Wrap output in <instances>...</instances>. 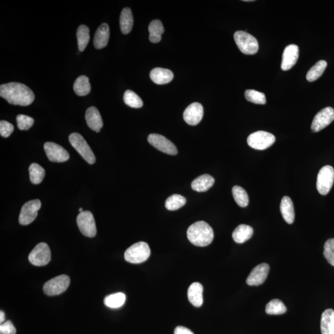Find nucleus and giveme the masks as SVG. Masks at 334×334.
Here are the masks:
<instances>
[{
  "label": "nucleus",
  "mask_w": 334,
  "mask_h": 334,
  "mask_svg": "<svg viewBox=\"0 0 334 334\" xmlns=\"http://www.w3.org/2000/svg\"><path fill=\"white\" fill-rule=\"evenodd\" d=\"M0 96L10 104L28 106L34 102L35 95L32 90L20 82H10L1 85Z\"/></svg>",
  "instance_id": "obj_1"
},
{
  "label": "nucleus",
  "mask_w": 334,
  "mask_h": 334,
  "mask_svg": "<svg viewBox=\"0 0 334 334\" xmlns=\"http://www.w3.org/2000/svg\"><path fill=\"white\" fill-rule=\"evenodd\" d=\"M187 236L189 240L197 246H207L213 242L214 232L210 225L204 221H199L188 228Z\"/></svg>",
  "instance_id": "obj_2"
},
{
  "label": "nucleus",
  "mask_w": 334,
  "mask_h": 334,
  "mask_svg": "<svg viewBox=\"0 0 334 334\" xmlns=\"http://www.w3.org/2000/svg\"><path fill=\"white\" fill-rule=\"evenodd\" d=\"M151 255L148 244L143 241L134 244L124 253V259L132 264H140L146 261Z\"/></svg>",
  "instance_id": "obj_3"
},
{
  "label": "nucleus",
  "mask_w": 334,
  "mask_h": 334,
  "mask_svg": "<svg viewBox=\"0 0 334 334\" xmlns=\"http://www.w3.org/2000/svg\"><path fill=\"white\" fill-rule=\"evenodd\" d=\"M234 39L239 50L244 54L254 55L259 49L257 39L248 32L237 31L234 34Z\"/></svg>",
  "instance_id": "obj_4"
},
{
  "label": "nucleus",
  "mask_w": 334,
  "mask_h": 334,
  "mask_svg": "<svg viewBox=\"0 0 334 334\" xmlns=\"http://www.w3.org/2000/svg\"><path fill=\"white\" fill-rule=\"evenodd\" d=\"M69 140L74 148L89 164H93L96 162V157L91 147L87 143L86 140L79 133H73L69 137Z\"/></svg>",
  "instance_id": "obj_5"
},
{
  "label": "nucleus",
  "mask_w": 334,
  "mask_h": 334,
  "mask_svg": "<svg viewBox=\"0 0 334 334\" xmlns=\"http://www.w3.org/2000/svg\"><path fill=\"white\" fill-rule=\"evenodd\" d=\"M275 141V138L270 133L264 131L251 134L247 142L251 147L256 150H265L271 147Z\"/></svg>",
  "instance_id": "obj_6"
},
{
  "label": "nucleus",
  "mask_w": 334,
  "mask_h": 334,
  "mask_svg": "<svg viewBox=\"0 0 334 334\" xmlns=\"http://www.w3.org/2000/svg\"><path fill=\"white\" fill-rule=\"evenodd\" d=\"M70 284V278L68 275L57 276L45 283L43 292L48 296L58 295L65 292Z\"/></svg>",
  "instance_id": "obj_7"
},
{
  "label": "nucleus",
  "mask_w": 334,
  "mask_h": 334,
  "mask_svg": "<svg viewBox=\"0 0 334 334\" xmlns=\"http://www.w3.org/2000/svg\"><path fill=\"white\" fill-rule=\"evenodd\" d=\"M334 181V169L330 165L322 167L317 175L316 187L321 195H326L333 187Z\"/></svg>",
  "instance_id": "obj_8"
},
{
  "label": "nucleus",
  "mask_w": 334,
  "mask_h": 334,
  "mask_svg": "<svg viewBox=\"0 0 334 334\" xmlns=\"http://www.w3.org/2000/svg\"><path fill=\"white\" fill-rule=\"evenodd\" d=\"M51 260L49 246L45 243H39L29 255V261L36 266H44Z\"/></svg>",
  "instance_id": "obj_9"
},
{
  "label": "nucleus",
  "mask_w": 334,
  "mask_h": 334,
  "mask_svg": "<svg viewBox=\"0 0 334 334\" xmlns=\"http://www.w3.org/2000/svg\"><path fill=\"white\" fill-rule=\"evenodd\" d=\"M77 224L84 236L93 238L96 236L97 228L93 214L90 211H83L78 215Z\"/></svg>",
  "instance_id": "obj_10"
},
{
  "label": "nucleus",
  "mask_w": 334,
  "mask_h": 334,
  "mask_svg": "<svg viewBox=\"0 0 334 334\" xmlns=\"http://www.w3.org/2000/svg\"><path fill=\"white\" fill-rule=\"evenodd\" d=\"M41 207L39 199L30 200L22 207L19 216V222L22 225H27L34 222L38 215Z\"/></svg>",
  "instance_id": "obj_11"
},
{
  "label": "nucleus",
  "mask_w": 334,
  "mask_h": 334,
  "mask_svg": "<svg viewBox=\"0 0 334 334\" xmlns=\"http://www.w3.org/2000/svg\"><path fill=\"white\" fill-rule=\"evenodd\" d=\"M147 140L152 146L163 153L175 156L178 154V150L175 144L163 136L158 134H151Z\"/></svg>",
  "instance_id": "obj_12"
},
{
  "label": "nucleus",
  "mask_w": 334,
  "mask_h": 334,
  "mask_svg": "<svg viewBox=\"0 0 334 334\" xmlns=\"http://www.w3.org/2000/svg\"><path fill=\"white\" fill-rule=\"evenodd\" d=\"M334 120V108L330 107L325 108L315 115L311 128L313 132H319L329 126Z\"/></svg>",
  "instance_id": "obj_13"
},
{
  "label": "nucleus",
  "mask_w": 334,
  "mask_h": 334,
  "mask_svg": "<svg viewBox=\"0 0 334 334\" xmlns=\"http://www.w3.org/2000/svg\"><path fill=\"white\" fill-rule=\"evenodd\" d=\"M44 150L47 157L53 162H64L70 158V154L59 145L52 142L44 144Z\"/></svg>",
  "instance_id": "obj_14"
},
{
  "label": "nucleus",
  "mask_w": 334,
  "mask_h": 334,
  "mask_svg": "<svg viewBox=\"0 0 334 334\" xmlns=\"http://www.w3.org/2000/svg\"><path fill=\"white\" fill-rule=\"evenodd\" d=\"M269 269L270 267L266 263L258 265L251 272L246 279V283L250 286H258L262 284L266 280Z\"/></svg>",
  "instance_id": "obj_15"
},
{
  "label": "nucleus",
  "mask_w": 334,
  "mask_h": 334,
  "mask_svg": "<svg viewBox=\"0 0 334 334\" xmlns=\"http://www.w3.org/2000/svg\"><path fill=\"white\" fill-rule=\"evenodd\" d=\"M204 108L199 103H193L186 108L183 113V118L191 126L197 125L202 120Z\"/></svg>",
  "instance_id": "obj_16"
},
{
  "label": "nucleus",
  "mask_w": 334,
  "mask_h": 334,
  "mask_svg": "<svg viewBox=\"0 0 334 334\" xmlns=\"http://www.w3.org/2000/svg\"><path fill=\"white\" fill-rule=\"evenodd\" d=\"M299 57V48L296 45H290L285 48L282 55L281 68L283 71L290 70L296 63Z\"/></svg>",
  "instance_id": "obj_17"
},
{
  "label": "nucleus",
  "mask_w": 334,
  "mask_h": 334,
  "mask_svg": "<svg viewBox=\"0 0 334 334\" xmlns=\"http://www.w3.org/2000/svg\"><path fill=\"white\" fill-rule=\"evenodd\" d=\"M86 120L89 127L97 133L100 132L103 127L102 117L98 108L91 107L86 110Z\"/></svg>",
  "instance_id": "obj_18"
},
{
  "label": "nucleus",
  "mask_w": 334,
  "mask_h": 334,
  "mask_svg": "<svg viewBox=\"0 0 334 334\" xmlns=\"http://www.w3.org/2000/svg\"><path fill=\"white\" fill-rule=\"evenodd\" d=\"M150 77L156 84L162 85L171 82L174 79V75L172 71L168 69L156 68L151 71Z\"/></svg>",
  "instance_id": "obj_19"
},
{
  "label": "nucleus",
  "mask_w": 334,
  "mask_h": 334,
  "mask_svg": "<svg viewBox=\"0 0 334 334\" xmlns=\"http://www.w3.org/2000/svg\"><path fill=\"white\" fill-rule=\"evenodd\" d=\"M110 38L109 26L106 23L101 24L94 36V44L97 49H102L107 45Z\"/></svg>",
  "instance_id": "obj_20"
},
{
  "label": "nucleus",
  "mask_w": 334,
  "mask_h": 334,
  "mask_svg": "<svg viewBox=\"0 0 334 334\" xmlns=\"http://www.w3.org/2000/svg\"><path fill=\"white\" fill-rule=\"evenodd\" d=\"M203 287L198 282L192 283L188 290L189 301L195 307H200L203 303Z\"/></svg>",
  "instance_id": "obj_21"
},
{
  "label": "nucleus",
  "mask_w": 334,
  "mask_h": 334,
  "mask_svg": "<svg viewBox=\"0 0 334 334\" xmlns=\"http://www.w3.org/2000/svg\"><path fill=\"white\" fill-rule=\"evenodd\" d=\"M280 212L285 222L292 224L295 220V210L293 201L289 196H284L281 200Z\"/></svg>",
  "instance_id": "obj_22"
},
{
  "label": "nucleus",
  "mask_w": 334,
  "mask_h": 334,
  "mask_svg": "<svg viewBox=\"0 0 334 334\" xmlns=\"http://www.w3.org/2000/svg\"><path fill=\"white\" fill-rule=\"evenodd\" d=\"M215 179L211 175L205 174L197 177L191 183V187L197 192H205L213 187Z\"/></svg>",
  "instance_id": "obj_23"
},
{
  "label": "nucleus",
  "mask_w": 334,
  "mask_h": 334,
  "mask_svg": "<svg viewBox=\"0 0 334 334\" xmlns=\"http://www.w3.org/2000/svg\"><path fill=\"white\" fill-rule=\"evenodd\" d=\"M322 334H334V310L328 309L322 313L321 320Z\"/></svg>",
  "instance_id": "obj_24"
},
{
  "label": "nucleus",
  "mask_w": 334,
  "mask_h": 334,
  "mask_svg": "<svg viewBox=\"0 0 334 334\" xmlns=\"http://www.w3.org/2000/svg\"><path fill=\"white\" fill-rule=\"evenodd\" d=\"M253 229L247 225H239L233 232L232 237L237 243H243L252 238Z\"/></svg>",
  "instance_id": "obj_25"
},
{
  "label": "nucleus",
  "mask_w": 334,
  "mask_h": 334,
  "mask_svg": "<svg viewBox=\"0 0 334 334\" xmlns=\"http://www.w3.org/2000/svg\"><path fill=\"white\" fill-rule=\"evenodd\" d=\"M149 40L151 42L158 43L162 39V35L164 32L162 22L160 20H154L149 26Z\"/></svg>",
  "instance_id": "obj_26"
},
{
  "label": "nucleus",
  "mask_w": 334,
  "mask_h": 334,
  "mask_svg": "<svg viewBox=\"0 0 334 334\" xmlns=\"http://www.w3.org/2000/svg\"><path fill=\"white\" fill-rule=\"evenodd\" d=\"M133 16L131 10L129 8H124L122 10L119 19L120 29L122 33L128 34L132 30L133 26Z\"/></svg>",
  "instance_id": "obj_27"
},
{
  "label": "nucleus",
  "mask_w": 334,
  "mask_h": 334,
  "mask_svg": "<svg viewBox=\"0 0 334 334\" xmlns=\"http://www.w3.org/2000/svg\"><path fill=\"white\" fill-rule=\"evenodd\" d=\"M73 89L78 96H85L89 94L91 91L89 78L86 76H80L74 83Z\"/></svg>",
  "instance_id": "obj_28"
},
{
  "label": "nucleus",
  "mask_w": 334,
  "mask_h": 334,
  "mask_svg": "<svg viewBox=\"0 0 334 334\" xmlns=\"http://www.w3.org/2000/svg\"><path fill=\"white\" fill-rule=\"evenodd\" d=\"M327 66H328V63L326 61L321 60L317 62L308 71L307 75H306V79L309 82H314L315 80L319 79L326 70Z\"/></svg>",
  "instance_id": "obj_29"
},
{
  "label": "nucleus",
  "mask_w": 334,
  "mask_h": 334,
  "mask_svg": "<svg viewBox=\"0 0 334 334\" xmlns=\"http://www.w3.org/2000/svg\"><path fill=\"white\" fill-rule=\"evenodd\" d=\"M89 27L85 25H80L77 31L78 48L80 52H83L88 44L90 40Z\"/></svg>",
  "instance_id": "obj_30"
},
{
  "label": "nucleus",
  "mask_w": 334,
  "mask_h": 334,
  "mask_svg": "<svg viewBox=\"0 0 334 334\" xmlns=\"http://www.w3.org/2000/svg\"><path fill=\"white\" fill-rule=\"evenodd\" d=\"M30 179L33 184H39L44 178L45 170L38 163H32L29 168Z\"/></svg>",
  "instance_id": "obj_31"
},
{
  "label": "nucleus",
  "mask_w": 334,
  "mask_h": 334,
  "mask_svg": "<svg viewBox=\"0 0 334 334\" xmlns=\"http://www.w3.org/2000/svg\"><path fill=\"white\" fill-rule=\"evenodd\" d=\"M286 312V306L279 299H273L267 304L266 312L267 314L280 315L284 314Z\"/></svg>",
  "instance_id": "obj_32"
},
{
  "label": "nucleus",
  "mask_w": 334,
  "mask_h": 334,
  "mask_svg": "<svg viewBox=\"0 0 334 334\" xmlns=\"http://www.w3.org/2000/svg\"><path fill=\"white\" fill-rule=\"evenodd\" d=\"M125 301V295L123 293H117L106 296L104 304L108 308H118L124 305Z\"/></svg>",
  "instance_id": "obj_33"
},
{
  "label": "nucleus",
  "mask_w": 334,
  "mask_h": 334,
  "mask_svg": "<svg viewBox=\"0 0 334 334\" xmlns=\"http://www.w3.org/2000/svg\"><path fill=\"white\" fill-rule=\"evenodd\" d=\"M186 203V198L183 196L173 195L166 200L165 207L168 210L176 211L185 206Z\"/></svg>",
  "instance_id": "obj_34"
},
{
  "label": "nucleus",
  "mask_w": 334,
  "mask_h": 334,
  "mask_svg": "<svg viewBox=\"0 0 334 334\" xmlns=\"http://www.w3.org/2000/svg\"><path fill=\"white\" fill-rule=\"evenodd\" d=\"M232 194L236 204L241 207L248 206L249 197L246 191L239 186H235L232 189Z\"/></svg>",
  "instance_id": "obj_35"
},
{
  "label": "nucleus",
  "mask_w": 334,
  "mask_h": 334,
  "mask_svg": "<svg viewBox=\"0 0 334 334\" xmlns=\"http://www.w3.org/2000/svg\"><path fill=\"white\" fill-rule=\"evenodd\" d=\"M123 100L124 103L130 107L139 108L143 105L142 99L131 90H128L124 93Z\"/></svg>",
  "instance_id": "obj_36"
},
{
  "label": "nucleus",
  "mask_w": 334,
  "mask_h": 334,
  "mask_svg": "<svg viewBox=\"0 0 334 334\" xmlns=\"http://www.w3.org/2000/svg\"><path fill=\"white\" fill-rule=\"evenodd\" d=\"M245 98L249 102L255 104L264 105L266 103V96L255 90H247L245 92Z\"/></svg>",
  "instance_id": "obj_37"
},
{
  "label": "nucleus",
  "mask_w": 334,
  "mask_h": 334,
  "mask_svg": "<svg viewBox=\"0 0 334 334\" xmlns=\"http://www.w3.org/2000/svg\"><path fill=\"white\" fill-rule=\"evenodd\" d=\"M324 255L329 263L334 266V238L329 239L325 243Z\"/></svg>",
  "instance_id": "obj_38"
},
{
  "label": "nucleus",
  "mask_w": 334,
  "mask_h": 334,
  "mask_svg": "<svg viewBox=\"0 0 334 334\" xmlns=\"http://www.w3.org/2000/svg\"><path fill=\"white\" fill-rule=\"evenodd\" d=\"M18 127L20 130H28L33 125L34 119L27 115H18L16 117Z\"/></svg>",
  "instance_id": "obj_39"
},
{
  "label": "nucleus",
  "mask_w": 334,
  "mask_h": 334,
  "mask_svg": "<svg viewBox=\"0 0 334 334\" xmlns=\"http://www.w3.org/2000/svg\"><path fill=\"white\" fill-rule=\"evenodd\" d=\"M14 126L6 121H0V135L2 137L8 138L13 133Z\"/></svg>",
  "instance_id": "obj_40"
},
{
  "label": "nucleus",
  "mask_w": 334,
  "mask_h": 334,
  "mask_svg": "<svg viewBox=\"0 0 334 334\" xmlns=\"http://www.w3.org/2000/svg\"><path fill=\"white\" fill-rule=\"evenodd\" d=\"M16 329L10 321H7L0 326V334H16Z\"/></svg>",
  "instance_id": "obj_41"
},
{
  "label": "nucleus",
  "mask_w": 334,
  "mask_h": 334,
  "mask_svg": "<svg viewBox=\"0 0 334 334\" xmlns=\"http://www.w3.org/2000/svg\"><path fill=\"white\" fill-rule=\"evenodd\" d=\"M175 334H194L190 329L183 326L177 327L175 329Z\"/></svg>",
  "instance_id": "obj_42"
},
{
  "label": "nucleus",
  "mask_w": 334,
  "mask_h": 334,
  "mask_svg": "<svg viewBox=\"0 0 334 334\" xmlns=\"http://www.w3.org/2000/svg\"><path fill=\"white\" fill-rule=\"evenodd\" d=\"M4 320H5V315H4V312L1 311V312H0V322L2 323V322L4 321Z\"/></svg>",
  "instance_id": "obj_43"
},
{
  "label": "nucleus",
  "mask_w": 334,
  "mask_h": 334,
  "mask_svg": "<svg viewBox=\"0 0 334 334\" xmlns=\"http://www.w3.org/2000/svg\"><path fill=\"white\" fill-rule=\"evenodd\" d=\"M246 1V2H252V1H253V0H245V1Z\"/></svg>",
  "instance_id": "obj_44"
},
{
  "label": "nucleus",
  "mask_w": 334,
  "mask_h": 334,
  "mask_svg": "<svg viewBox=\"0 0 334 334\" xmlns=\"http://www.w3.org/2000/svg\"><path fill=\"white\" fill-rule=\"evenodd\" d=\"M79 211L80 212V213H82V212H83V209L82 208H79Z\"/></svg>",
  "instance_id": "obj_45"
}]
</instances>
